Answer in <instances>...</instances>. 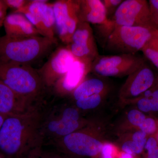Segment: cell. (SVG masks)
I'll list each match as a JSON object with an SVG mask.
<instances>
[{
  "mask_svg": "<svg viewBox=\"0 0 158 158\" xmlns=\"http://www.w3.org/2000/svg\"><path fill=\"white\" fill-rule=\"evenodd\" d=\"M148 136H154L158 131V120L151 117H146L138 127Z\"/></svg>",
  "mask_w": 158,
  "mask_h": 158,
  "instance_id": "cb8c5ba5",
  "label": "cell"
},
{
  "mask_svg": "<svg viewBox=\"0 0 158 158\" xmlns=\"http://www.w3.org/2000/svg\"><path fill=\"white\" fill-rule=\"evenodd\" d=\"M38 107L14 92L0 81V113L6 117L23 115Z\"/></svg>",
  "mask_w": 158,
  "mask_h": 158,
  "instance_id": "9a60e30c",
  "label": "cell"
},
{
  "mask_svg": "<svg viewBox=\"0 0 158 158\" xmlns=\"http://www.w3.org/2000/svg\"></svg>",
  "mask_w": 158,
  "mask_h": 158,
  "instance_id": "74e56055",
  "label": "cell"
},
{
  "mask_svg": "<svg viewBox=\"0 0 158 158\" xmlns=\"http://www.w3.org/2000/svg\"><path fill=\"white\" fill-rule=\"evenodd\" d=\"M48 98L39 108L38 146H51L56 141L88 125L91 120L68 98Z\"/></svg>",
  "mask_w": 158,
  "mask_h": 158,
  "instance_id": "6da1fadb",
  "label": "cell"
},
{
  "mask_svg": "<svg viewBox=\"0 0 158 158\" xmlns=\"http://www.w3.org/2000/svg\"><path fill=\"white\" fill-rule=\"evenodd\" d=\"M76 59L66 46H60L54 50L47 61L37 69L44 86L50 92L55 83L69 70Z\"/></svg>",
  "mask_w": 158,
  "mask_h": 158,
  "instance_id": "7c38bea8",
  "label": "cell"
},
{
  "mask_svg": "<svg viewBox=\"0 0 158 158\" xmlns=\"http://www.w3.org/2000/svg\"><path fill=\"white\" fill-rule=\"evenodd\" d=\"M114 146L109 142H105L102 147L101 153L102 158H113Z\"/></svg>",
  "mask_w": 158,
  "mask_h": 158,
  "instance_id": "83f0119b",
  "label": "cell"
},
{
  "mask_svg": "<svg viewBox=\"0 0 158 158\" xmlns=\"http://www.w3.org/2000/svg\"><path fill=\"white\" fill-rule=\"evenodd\" d=\"M66 46L76 59L90 66L99 55L93 29L88 23L79 21L70 43Z\"/></svg>",
  "mask_w": 158,
  "mask_h": 158,
  "instance_id": "8fae6325",
  "label": "cell"
},
{
  "mask_svg": "<svg viewBox=\"0 0 158 158\" xmlns=\"http://www.w3.org/2000/svg\"><path fill=\"white\" fill-rule=\"evenodd\" d=\"M54 149H49L48 146H38L32 149L25 158H64L60 155V152Z\"/></svg>",
  "mask_w": 158,
  "mask_h": 158,
  "instance_id": "7402d4cb",
  "label": "cell"
},
{
  "mask_svg": "<svg viewBox=\"0 0 158 158\" xmlns=\"http://www.w3.org/2000/svg\"><path fill=\"white\" fill-rule=\"evenodd\" d=\"M157 146H158L157 141L154 136H152L148 138L145 147H144V149L148 151L149 150L155 148Z\"/></svg>",
  "mask_w": 158,
  "mask_h": 158,
  "instance_id": "1f68e13d",
  "label": "cell"
},
{
  "mask_svg": "<svg viewBox=\"0 0 158 158\" xmlns=\"http://www.w3.org/2000/svg\"><path fill=\"white\" fill-rule=\"evenodd\" d=\"M90 65L76 59L69 70L55 83L51 93L56 97H68L90 73Z\"/></svg>",
  "mask_w": 158,
  "mask_h": 158,
  "instance_id": "5bb4252c",
  "label": "cell"
},
{
  "mask_svg": "<svg viewBox=\"0 0 158 158\" xmlns=\"http://www.w3.org/2000/svg\"><path fill=\"white\" fill-rule=\"evenodd\" d=\"M79 21L94 25L105 24L109 22L100 0H79Z\"/></svg>",
  "mask_w": 158,
  "mask_h": 158,
  "instance_id": "ac0fdd59",
  "label": "cell"
},
{
  "mask_svg": "<svg viewBox=\"0 0 158 158\" xmlns=\"http://www.w3.org/2000/svg\"><path fill=\"white\" fill-rule=\"evenodd\" d=\"M57 45L56 37L41 35L12 37L5 35L0 37V59L31 65L46 56Z\"/></svg>",
  "mask_w": 158,
  "mask_h": 158,
  "instance_id": "277c9868",
  "label": "cell"
},
{
  "mask_svg": "<svg viewBox=\"0 0 158 158\" xmlns=\"http://www.w3.org/2000/svg\"><path fill=\"white\" fill-rule=\"evenodd\" d=\"M39 108L28 113L6 117L0 129V152L9 156L26 157L38 147Z\"/></svg>",
  "mask_w": 158,
  "mask_h": 158,
  "instance_id": "7a4b0ae2",
  "label": "cell"
},
{
  "mask_svg": "<svg viewBox=\"0 0 158 158\" xmlns=\"http://www.w3.org/2000/svg\"><path fill=\"white\" fill-rule=\"evenodd\" d=\"M141 52L144 56L158 69V29L153 31L151 37Z\"/></svg>",
  "mask_w": 158,
  "mask_h": 158,
  "instance_id": "44dd1931",
  "label": "cell"
},
{
  "mask_svg": "<svg viewBox=\"0 0 158 158\" xmlns=\"http://www.w3.org/2000/svg\"><path fill=\"white\" fill-rule=\"evenodd\" d=\"M8 7L3 1L0 0V27L3 25L4 20L7 16Z\"/></svg>",
  "mask_w": 158,
  "mask_h": 158,
  "instance_id": "4dcf8cb0",
  "label": "cell"
},
{
  "mask_svg": "<svg viewBox=\"0 0 158 158\" xmlns=\"http://www.w3.org/2000/svg\"><path fill=\"white\" fill-rule=\"evenodd\" d=\"M119 158H133V155L127 153L123 152Z\"/></svg>",
  "mask_w": 158,
  "mask_h": 158,
  "instance_id": "836d02e7",
  "label": "cell"
},
{
  "mask_svg": "<svg viewBox=\"0 0 158 158\" xmlns=\"http://www.w3.org/2000/svg\"><path fill=\"white\" fill-rule=\"evenodd\" d=\"M8 8L14 9V11H16L23 6H25L29 2V0H4Z\"/></svg>",
  "mask_w": 158,
  "mask_h": 158,
  "instance_id": "4316f807",
  "label": "cell"
},
{
  "mask_svg": "<svg viewBox=\"0 0 158 158\" xmlns=\"http://www.w3.org/2000/svg\"><path fill=\"white\" fill-rule=\"evenodd\" d=\"M148 136L144 132L137 130L136 131L133 133L131 137V140L137 142L147 141Z\"/></svg>",
  "mask_w": 158,
  "mask_h": 158,
  "instance_id": "f546056e",
  "label": "cell"
},
{
  "mask_svg": "<svg viewBox=\"0 0 158 158\" xmlns=\"http://www.w3.org/2000/svg\"><path fill=\"white\" fill-rule=\"evenodd\" d=\"M158 83V73L147 61L128 76L118 93L120 103L129 105Z\"/></svg>",
  "mask_w": 158,
  "mask_h": 158,
  "instance_id": "9c48e42d",
  "label": "cell"
},
{
  "mask_svg": "<svg viewBox=\"0 0 158 158\" xmlns=\"http://www.w3.org/2000/svg\"><path fill=\"white\" fill-rule=\"evenodd\" d=\"M147 152V158H158V146Z\"/></svg>",
  "mask_w": 158,
  "mask_h": 158,
  "instance_id": "d6a6232c",
  "label": "cell"
},
{
  "mask_svg": "<svg viewBox=\"0 0 158 158\" xmlns=\"http://www.w3.org/2000/svg\"><path fill=\"white\" fill-rule=\"evenodd\" d=\"M0 81L18 95L37 106L45 101L50 92L37 69L31 65L0 59Z\"/></svg>",
  "mask_w": 158,
  "mask_h": 158,
  "instance_id": "3957f363",
  "label": "cell"
},
{
  "mask_svg": "<svg viewBox=\"0 0 158 158\" xmlns=\"http://www.w3.org/2000/svg\"><path fill=\"white\" fill-rule=\"evenodd\" d=\"M148 3L153 20L158 27V0H149Z\"/></svg>",
  "mask_w": 158,
  "mask_h": 158,
  "instance_id": "f1b7e54d",
  "label": "cell"
},
{
  "mask_svg": "<svg viewBox=\"0 0 158 158\" xmlns=\"http://www.w3.org/2000/svg\"><path fill=\"white\" fill-rule=\"evenodd\" d=\"M110 92L111 91L94 94L87 98L78 100L74 102H72L84 114L85 112L96 110L102 106L106 100Z\"/></svg>",
  "mask_w": 158,
  "mask_h": 158,
  "instance_id": "ffe728a7",
  "label": "cell"
},
{
  "mask_svg": "<svg viewBox=\"0 0 158 158\" xmlns=\"http://www.w3.org/2000/svg\"><path fill=\"white\" fill-rule=\"evenodd\" d=\"M14 12L22 13L44 37L55 38L56 34L53 3L45 0H30Z\"/></svg>",
  "mask_w": 158,
  "mask_h": 158,
  "instance_id": "30bf717a",
  "label": "cell"
},
{
  "mask_svg": "<svg viewBox=\"0 0 158 158\" xmlns=\"http://www.w3.org/2000/svg\"><path fill=\"white\" fill-rule=\"evenodd\" d=\"M3 25L6 35L9 37H26L40 35L25 15L19 12L13 11L7 15Z\"/></svg>",
  "mask_w": 158,
  "mask_h": 158,
  "instance_id": "2e32d148",
  "label": "cell"
},
{
  "mask_svg": "<svg viewBox=\"0 0 158 158\" xmlns=\"http://www.w3.org/2000/svg\"><path fill=\"white\" fill-rule=\"evenodd\" d=\"M145 61L137 54L99 55L92 62L90 73L106 78L128 76Z\"/></svg>",
  "mask_w": 158,
  "mask_h": 158,
  "instance_id": "52a82bcc",
  "label": "cell"
},
{
  "mask_svg": "<svg viewBox=\"0 0 158 158\" xmlns=\"http://www.w3.org/2000/svg\"><path fill=\"white\" fill-rule=\"evenodd\" d=\"M153 136H154V137H155L157 141V142L158 143V131L157 132L156 134V135Z\"/></svg>",
  "mask_w": 158,
  "mask_h": 158,
  "instance_id": "d590c367",
  "label": "cell"
},
{
  "mask_svg": "<svg viewBox=\"0 0 158 158\" xmlns=\"http://www.w3.org/2000/svg\"><path fill=\"white\" fill-rule=\"evenodd\" d=\"M155 30L117 26L108 37L103 48L110 55L137 54L149 40Z\"/></svg>",
  "mask_w": 158,
  "mask_h": 158,
  "instance_id": "8992f818",
  "label": "cell"
},
{
  "mask_svg": "<svg viewBox=\"0 0 158 158\" xmlns=\"http://www.w3.org/2000/svg\"><path fill=\"white\" fill-rule=\"evenodd\" d=\"M146 141L137 142L132 140L124 141L122 145V150L123 152L130 154L135 155L141 154L144 149Z\"/></svg>",
  "mask_w": 158,
  "mask_h": 158,
  "instance_id": "603a6c76",
  "label": "cell"
},
{
  "mask_svg": "<svg viewBox=\"0 0 158 158\" xmlns=\"http://www.w3.org/2000/svg\"><path fill=\"white\" fill-rule=\"evenodd\" d=\"M64 158H65V157H64Z\"/></svg>",
  "mask_w": 158,
  "mask_h": 158,
  "instance_id": "8d00e7d4",
  "label": "cell"
},
{
  "mask_svg": "<svg viewBox=\"0 0 158 158\" xmlns=\"http://www.w3.org/2000/svg\"><path fill=\"white\" fill-rule=\"evenodd\" d=\"M6 118V116H3V115L0 113V129H1L3 123H4V121H5V119Z\"/></svg>",
  "mask_w": 158,
  "mask_h": 158,
  "instance_id": "e575fe53",
  "label": "cell"
},
{
  "mask_svg": "<svg viewBox=\"0 0 158 158\" xmlns=\"http://www.w3.org/2000/svg\"><path fill=\"white\" fill-rule=\"evenodd\" d=\"M124 0H102L108 19L111 18Z\"/></svg>",
  "mask_w": 158,
  "mask_h": 158,
  "instance_id": "484cf974",
  "label": "cell"
},
{
  "mask_svg": "<svg viewBox=\"0 0 158 158\" xmlns=\"http://www.w3.org/2000/svg\"><path fill=\"white\" fill-rule=\"evenodd\" d=\"M147 116L144 113L135 108L129 110L128 112L127 118L128 123L135 128H137L146 118Z\"/></svg>",
  "mask_w": 158,
  "mask_h": 158,
  "instance_id": "d4e9b609",
  "label": "cell"
},
{
  "mask_svg": "<svg viewBox=\"0 0 158 158\" xmlns=\"http://www.w3.org/2000/svg\"><path fill=\"white\" fill-rule=\"evenodd\" d=\"M89 74L78 87L67 97L72 102L87 98L94 94L111 91L112 87L107 80L108 78L93 73V76H89Z\"/></svg>",
  "mask_w": 158,
  "mask_h": 158,
  "instance_id": "e0dca14e",
  "label": "cell"
},
{
  "mask_svg": "<svg viewBox=\"0 0 158 158\" xmlns=\"http://www.w3.org/2000/svg\"><path fill=\"white\" fill-rule=\"evenodd\" d=\"M129 105L144 113L158 112V83Z\"/></svg>",
  "mask_w": 158,
  "mask_h": 158,
  "instance_id": "d6986e66",
  "label": "cell"
},
{
  "mask_svg": "<svg viewBox=\"0 0 158 158\" xmlns=\"http://www.w3.org/2000/svg\"><path fill=\"white\" fill-rule=\"evenodd\" d=\"M104 129L91 120L85 127L55 142L52 147L59 152L80 157H94L101 153L106 142Z\"/></svg>",
  "mask_w": 158,
  "mask_h": 158,
  "instance_id": "5b68a950",
  "label": "cell"
},
{
  "mask_svg": "<svg viewBox=\"0 0 158 158\" xmlns=\"http://www.w3.org/2000/svg\"><path fill=\"white\" fill-rule=\"evenodd\" d=\"M56 34L66 45L72 37L79 22V0H58L53 3Z\"/></svg>",
  "mask_w": 158,
  "mask_h": 158,
  "instance_id": "4fadbf2b",
  "label": "cell"
},
{
  "mask_svg": "<svg viewBox=\"0 0 158 158\" xmlns=\"http://www.w3.org/2000/svg\"><path fill=\"white\" fill-rule=\"evenodd\" d=\"M110 20L115 27H143L158 29L146 0H124Z\"/></svg>",
  "mask_w": 158,
  "mask_h": 158,
  "instance_id": "ba28073f",
  "label": "cell"
}]
</instances>
